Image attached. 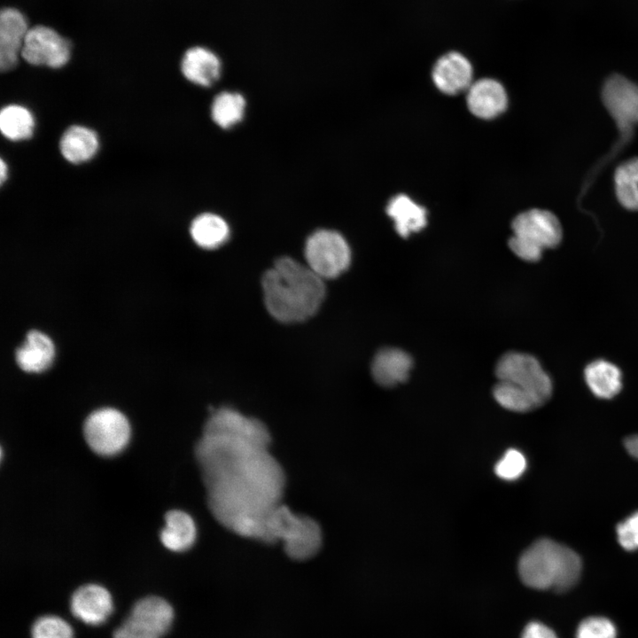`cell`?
Here are the masks:
<instances>
[{
	"mask_svg": "<svg viewBox=\"0 0 638 638\" xmlns=\"http://www.w3.org/2000/svg\"><path fill=\"white\" fill-rule=\"evenodd\" d=\"M266 426L230 408L213 410L195 455L214 518L231 532L265 541L281 502L284 474L268 451Z\"/></svg>",
	"mask_w": 638,
	"mask_h": 638,
	"instance_id": "1",
	"label": "cell"
},
{
	"mask_svg": "<svg viewBox=\"0 0 638 638\" xmlns=\"http://www.w3.org/2000/svg\"><path fill=\"white\" fill-rule=\"evenodd\" d=\"M264 303L268 313L286 323L313 316L325 297L324 281L307 265L278 259L262 277Z\"/></svg>",
	"mask_w": 638,
	"mask_h": 638,
	"instance_id": "2",
	"label": "cell"
},
{
	"mask_svg": "<svg viewBox=\"0 0 638 638\" xmlns=\"http://www.w3.org/2000/svg\"><path fill=\"white\" fill-rule=\"evenodd\" d=\"M495 376L493 395L508 410L532 411L551 397V378L531 354L515 351L504 354L496 363Z\"/></svg>",
	"mask_w": 638,
	"mask_h": 638,
	"instance_id": "3",
	"label": "cell"
},
{
	"mask_svg": "<svg viewBox=\"0 0 638 638\" xmlns=\"http://www.w3.org/2000/svg\"><path fill=\"white\" fill-rule=\"evenodd\" d=\"M581 568L576 552L549 539L533 542L518 561L521 580L535 589L567 590L579 580Z\"/></svg>",
	"mask_w": 638,
	"mask_h": 638,
	"instance_id": "4",
	"label": "cell"
},
{
	"mask_svg": "<svg viewBox=\"0 0 638 638\" xmlns=\"http://www.w3.org/2000/svg\"><path fill=\"white\" fill-rule=\"evenodd\" d=\"M277 541L283 542L284 551L291 558L306 560L319 550L322 532L314 519L297 515L280 503L267 519L264 542Z\"/></svg>",
	"mask_w": 638,
	"mask_h": 638,
	"instance_id": "5",
	"label": "cell"
},
{
	"mask_svg": "<svg viewBox=\"0 0 638 638\" xmlns=\"http://www.w3.org/2000/svg\"><path fill=\"white\" fill-rule=\"evenodd\" d=\"M510 249L525 261H538L545 249L557 246L563 236L557 217L551 212L533 208L517 214L511 222Z\"/></svg>",
	"mask_w": 638,
	"mask_h": 638,
	"instance_id": "6",
	"label": "cell"
},
{
	"mask_svg": "<svg viewBox=\"0 0 638 638\" xmlns=\"http://www.w3.org/2000/svg\"><path fill=\"white\" fill-rule=\"evenodd\" d=\"M83 433L93 452L102 456H113L128 446L131 428L128 418L121 411L102 408L88 416Z\"/></svg>",
	"mask_w": 638,
	"mask_h": 638,
	"instance_id": "7",
	"label": "cell"
},
{
	"mask_svg": "<svg viewBox=\"0 0 638 638\" xmlns=\"http://www.w3.org/2000/svg\"><path fill=\"white\" fill-rule=\"evenodd\" d=\"M307 265L321 278H335L346 271L351 251L341 234L319 230L309 236L305 245Z\"/></svg>",
	"mask_w": 638,
	"mask_h": 638,
	"instance_id": "8",
	"label": "cell"
},
{
	"mask_svg": "<svg viewBox=\"0 0 638 638\" xmlns=\"http://www.w3.org/2000/svg\"><path fill=\"white\" fill-rule=\"evenodd\" d=\"M173 618V609L167 601L158 596L144 597L134 604L113 638H160Z\"/></svg>",
	"mask_w": 638,
	"mask_h": 638,
	"instance_id": "9",
	"label": "cell"
},
{
	"mask_svg": "<svg viewBox=\"0 0 638 638\" xmlns=\"http://www.w3.org/2000/svg\"><path fill=\"white\" fill-rule=\"evenodd\" d=\"M602 98L620 133L619 148L629 141L633 128L638 125V84L613 74L604 82Z\"/></svg>",
	"mask_w": 638,
	"mask_h": 638,
	"instance_id": "10",
	"label": "cell"
},
{
	"mask_svg": "<svg viewBox=\"0 0 638 638\" xmlns=\"http://www.w3.org/2000/svg\"><path fill=\"white\" fill-rule=\"evenodd\" d=\"M20 57L32 66L57 69L69 61L71 44L53 28L37 25L28 29Z\"/></svg>",
	"mask_w": 638,
	"mask_h": 638,
	"instance_id": "11",
	"label": "cell"
},
{
	"mask_svg": "<svg viewBox=\"0 0 638 638\" xmlns=\"http://www.w3.org/2000/svg\"><path fill=\"white\" fill-rule=\"evenodd\" d=\"M29 27L25 16L16 8H3L0 13V68L10 71L18 64Z\"/></svg>",
	"mask_w": 638,
	"mask_h": 638,
	"instance_id": "12",
	"label": "cell"
},
{
	"mask_svg": "<svg viewBox=\"0 0 638 638\" xmlns=\"http://www.w3.org/2000/svg\"><path fill=\"white\" fill-rule=\"evenodd\" d=\"M432 76L435 86L447 95L465 91L473 82L471 64L456 51L447 52L439 58L432 67Z\"/></svg>",
	"mask_w": 638,
	"mask_h": 638,
	"instance_id": "13",
	"label": "cell"
},
{
	"mask_svg": "<svg viewBox=\"0 0 638 638\" xmlns=\"http://www.w3.org/2000/svg\"><path fill=\"white\" fill-rule=\"evenodd\" d=\"M466 91L468 109L478 118L494 119L503 113L507 107L506 90L494 79L482 78L473 82Z\"/></svg>",
	"mask_w": 638,
	"mask_h": 638,
	"instance_id": "14",
	"label": "cell"
},
{
	"mask_svg": "<svg viewBox=\"0 0 638 638\" xmlns=\"http://www.w3.org/2000/svg\"><path fill=\"white\" fill-rule=\"evenodd\" d=\"M73 614L84 623L99 625L113 611L110 593L97 584H87L77 588L71 598Z\"/></svg>",
	"mask_w": 638,
	"mask_h": 638,
	"instance_id": "15",
	"label": "cell"
},
{
	"mask_svg": "<svg viewBox=\"0 0 638 638\" xmlns=\"http://www.w3.org/2000/svg\"><path fill=\"white\" fill-rule=\"evenodd\" d=\"M413 365L411 356L399 348L379 350L371 363L374 380L384 387H393L405 382Z\"/></svg>",
	"mask_w": 638,
	"mask_h": 638,
	"instance_id": "16",
	"label": "cell"
},
{
	"mask_svg": "<svg viewBox=\"0 0 638 638\" xmlns=\"http://www.w3.org/2000/svg\"><path fill=\"white\" fill-rule=\"evenodd\" d=\"M222 63L211 50L194 46L188 49L181 60V72L189 82L207 87L215 82L221 74Z\"/></svg>",
	"mask_w": 638,
	"mask_h": 638,
	"instance_id": "17",
	"label": "cell"
},
{
	"mask_svg": "<svg viewBox=\"0 0 638 638\" xmlns=\"http://www.w3.org/2000/svg\"><path fill=\"white\" fill-rule=\"evenodd\" d=\"M55 355L51 339L39 331H30L23 344L16 350L15 358L19 367L29 373L47 370Z\"/></svg>",
	"mask_w": 638,
	"mask_h": 638,
	"instance_id": "18",
	"label": "cell"
},
{
	"mask_svg": "<svg viewBox=\"0 0 638 638\" xmlns=\"http://www.w3.org/2000/svg\"><path fill=\"white\" fill-rule=\"evenodd\" d=\"M99 149V138L91 128L73 125L62 135L59 140V151L63 158L73 164H81L90 160Z\"/></svg>",
	"mask_w": 638,
	"mask_h": 638,
	"instance_id": "19",
	"label": "cell"
},
{
	"mask_svg": "<svg viewBox=\"0 0 638 638\" xmlns=\"http://www.w3.org/2000/svg\"><path fill=\"white\" fill-rule=\"evenodd\" d=\"M197 538V528L193 518L186 512L173 510L165 515V526L160 539L165 548L175 552L191 549Z\"/></svg>",
	"mask_w": 638,
	"mask_h": 638,
	"instance_id": "20",
	"label": "cell"
},
{
	"mask_svg": "<svg viewBox=\"0 0 638 638\" xmlns=\"http://www.w3.org/2000/svg\"><path fill=\"white\" fill-rule=\"evenodd\" d=\"M386 214L393 220L397 233L408 237L411 233L421 230L427 223L426 210L416 204L405 194L390 198Z\"/></svg>",
	"mask_w": 638,
	"mask_h": 638,
	"instance_id": "21",
	"label": "cell"
},
{
	"mask_svg": "<svg viewBox=\"0 0 638 638\" xmlns=\"http://www.w3.org/2000/svg\"><path fill=\"white\" fill-rule=\"evenodd\" d=\"M584 378L590 391L601 399H611L622 388L621 370L603 359L589 362L584 370Z\"/></svg>",
	"mask_w": 638,
	"mask_h": 638,
	"instance_id": "22",
	"label": "cell"
},
{
	"mask_svg": "<svg viewBox=\"0 0 638 638\" xmlns=\"http://www.w3.org/2000/svg\"><path fill=\"white\" fill-rule=\"evenodd\" d=\"M190 233L193 241L205 249L223 245L230 237V228L223 218L213 213H204L192 221Z\"/></svg>",
	"mask_w": 638,
	"mask_h": 638,
	"instance_id": "23",
	"label": "cell"
},
{
	"mask_svg": "<svg viewBox=\"0 0 638 638\" xmlns=\"http://www.w3.org/2000/svg\"><path fill=\"white\" fill-rule=\"evenodd\" d=\"M35 120L26 106L11 104L0 112V130L2 135L12 142L29 139L35 131Z\"/></svg>",
	"mask_w": 638,
	"mask_h": 638,
	"instance_id": "24",
	"label": "cell"
},
{
	"mask_svg": "<svg viewBox=\"0 0 638 638\" xmlns=\"http://www.w3.org/2000/svg\"><path fill=\"white\" fill-rule=\"evenodd\" d=\"M614 183L619 202L626 209L638 210V158L617 167Z\"/></svg>",
	"mask_w": 638,
	"mask_h": 638,
	"instance_id": "25",
	"label": "cell"
},
{
	"mask_svg": "<svg viewBox=\"0 0 638 638\" xmlns=\"http://www.w3.org/2000/svg\"><path fill=\"white\" fill-rule=\"evenodd\" d=\"M245 108V100L241 94L223 91L214 97L211 116L219 127L229 128L243 119Z\"/></svg>",
	"mask_w": 638,
	"mask_h": 638,
	"instance_id": "26",
	"label": "cell"
},
{
	"mask_svg": "<svg viewBox=\"0 0 638 638\" xmlns=\"http://www.w3.org/2000/svg\"><path fill=\"white\" fill-rule=\"evenodd\" d=\"M71 626L59 617L43 616L33 625L32 638H72Z\"/></svg>",
	"mask_w": 638,
	"mask_h": 638,
	"instance_id": "27",
	"label": "cell"
},
{
	"mask_svg": "<svg viewBox=\"0 0 638 638\" xmlns=\"http://www.w3.org/2000/svg\"><path fill=\"white\" fill-rule=\"evenodd\" d=\"M576 638H617V630L610 619L591 617L580 622Z\"/></svg>",
	"mask_w": 638,
	"mask_h": 638,
	"instance_id": "28",
	"label": "cell"
},
{
	"mask_svg": "<svg viewBox=\"0 0 638 638\" xmlns=\"http://www.w3.org/2000/svg\"><path fill=\"white\" fill-rule=\"evenodd\" d=\"M526 460L517 449H509L495 465V473L505 480H515L525 471Z\"/></svg>",
	"mask_w": 638,
	"mask_h": 638,
	"instance_id": "29",
	"label": "cell"
},
{
	"mask_svg": "<svg viewBox=\"0 0 638 638\" xmlns=\"http://www.w3.org/2000/svg\"><path fill=\"white\" fill-rule=\"evenodd\" d=\"M617 536L623 549H638V511L618 525Z\"/></svg>",
	"mask_w": 638,
	"mask_h": 638,
	"instance_id": "30",
	"label": "cell"
},
{
	"mask_svg": "<svg viewBox=\"0 0 638 638\" xmlns=\"http://www.w3.org/2000/svg\"><path fill=\"white\" fill-rule=\"evenodd\" d=\"M521 638H557L552 629L542 623L533 621L525 626Z\"/></svg>",
	"mask_w": 638,
	"mask_h": 638,
	"instance_id": "31",
	"label": "cell"
},
{
	"mask_svg": "<svg viewBox=\"0 0 638 638\" xmlns=\"http://www.w3.org/2000/svg\"><path fill=\"white\" fill-rule=\"evenodd\" d=\"M625 447L634 458L638 459V434L627 437L625 441Z\"/></svg>",
	"mask_w": 638,
	"mask_h": 638,
	"instance_id": "32",
	"label": "cell"
},
{
	"mask_svg": "<svg viewBox=\"0 0 638 638\" xmlns=\"http://www.w3.org/2000/svg\"><path fill=\"white\" fill-rule=\"evenodd\" d=\"M9 168L7 163L2 159L0 162V180L3 184L8 178Z\"/></svg>",
	"mask_w": 638,
	"mask_h": 638,
	"instance_id": "33",
	"label": "cell"
}]
</instances>
